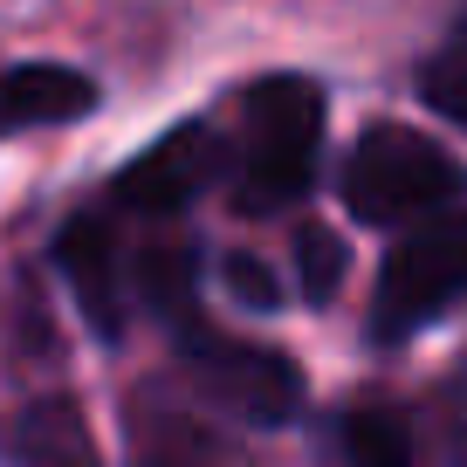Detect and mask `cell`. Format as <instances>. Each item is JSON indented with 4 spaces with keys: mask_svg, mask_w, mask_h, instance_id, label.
<instances>
[{
    "mask_svg": "<svg viewBox=\"0 0 467 467\" xmlns=\"http://www.w3.org/2000/svg\"><path fill=\"white\" fill-rule=\"evenodd\" d=\"M467 192V165L412 124H371L344 159V206L365 227H420L453 213Z\"/></svg>",
    "mask_w": 467,
    "mask_h": 467,
    "instance_id": "6da1fadb",
    "label": "cell"
},
{
    "mask_svg": "<svg viewBox=\"0 0 467 467\" xmlns=\"http://www.w3.org/2000/svg\"><path fill=\"white\" fill-rule=\"evenodd\" d=\"M323 151V89L309 76H268L248 89V138H241V213H282L317 186Z\"/></svg>",
    "mask_w": 467,
    "mask_h": 467,
    "instance_id": "7a4b0ae2",
    "label": "cell"
},
{
    "mask_svg": "<svg viewBox=\"0 0 467 467\" xmlns=\"http://www.w3.org/2000/svg\"><path fill=\"white\" fill-rule=\"evenodd\" d=\"M467 296V213H433L385 254L379 296H371V337L379 344H406L412 330L453 309Z\"/></svg>",
    "mask_w": 467,
    "mask_h": 467,
    "instance_id": "3957f363",
    "label": "cell"
},
{
    "mask_svg": "<svg viewBox=\"0 0 467 467\" xmlns=\"http://www.w3.org/2000/svg\"><path fill=\"white\" fill-rule=\"evenodd\" d=\"M179 365L241 426H289L303 412V371H296V358H282L268 344L220 337L206 323H179Z\"/></svg>",
    "mask_w": 467,
    "mask_h": 467,
    "instance_id": "277c9868",
    "label": "cell"
},
{
    "mask_svg": "<svg viewBox=\"0 0 467 467\" xmlns=\"http://www.w3.org/2000/svg\"><path fill=\"white\" fill-rule=\"evenodd\" d=\"M220 172H227V138H220L213 124H179V131H165L151 151H138V159L110 179V206H124V213H159V220L186 213Z\"/></svg>",
    "mask_w": 467,
    "mask_h": 467,
    "instance_id": "5b68a950",
    "label": "cell"
},
{
    "mask_svg": "<svg viewBox=\"0 0 467 467\" xmlns=\"http://www.w3.org/2000/svg\"><path fill=\"white\" fill-rule=\"evenodd\" d=\"M56 268L69 275L83 317L97 323V337H124V254H117L110 213H76L56 234Z\"/></svg>",
    "mask_w": 467,
    "mask_h": 467,
    "instance_id": "8992f818",
    "label": "cell"
},
{
    "mask_svg": "<svg viewBox=\"0 0 467 467\" xmlns=\"http://www.w3.org/2000/svg\"><path fill=\"white\" fill-rule=\"evenodd\" d=\"M97 110V83L62 62H21L0 76V124L28 131V124H76Z\"/></svg>",
    "mask_w": 467,
    "mask_h": 467,
    "instance_id": "52a82bcc",
    "label": "cell"
},
{
    "mask_svg": "<svg viewBox=\"0 0 467 467\" xmlns=\"http://www.w3.org/2000/svg\"><path fill=\"white\" fill-rule=\"evenodd\" d=\"M7 453H15V467H103L83 406L62 399V392H48V399H35V406L15 412V426H7Z\"/></svg>",
    "mask_w": 467,
    "mask_h": 467,
    "instance_id": "ba28073f",
    "label": "cell"
},
{
    "mask_svg": "<svg viewBox=\"0 0 467 467\" xmlns=\"http://www.w3.org/2000/svg\"><path fill=\"white\" fill-rule=\"evenodd\" d=\"M131 282L151 317L179 330V323H192V296H200V248L192 241H145L131 254Z\"/></svg>",
    "mask_w": 467,
    "mask_h": 467,
    "instance_id": "9c48e42d",
    "label": "cell"
},
{
    "mask_svg": "<svg viewBox=\"0 0 467 467\" xmlns=\"http://www.w3.org/2000/svg\"><path fill=\"white\" fill-rule=\"evenodd\" d=\"M138 453L151 467H241V453L213 426L186 420L172 406H138Z\"/></svg>",
    "mask_w": 467,
    "mask_h": 467,
    "instance_id": "30bf717a",
    "label": "cell"
},
{
    "mask_svg": "<svg viewBox=\"0 0 467 467\" xmlns=\"http://www.w3.org/2000/svg\"><path fill=\"white\" fill-rule=\"evenodd\" d=\"M337 467H420V440L399 406H350L337 420Z\"/></svg>",
    "mask_w": 467,
    "mask_h": 467,
    "instance_id": "8fae6325",
    "label": "cell"
},
{
    "mask_svg": "<svg viewBox=\"0 0 467 467\" xmlns=\"http://www.w3.org/2000/svg\"><path fill=\"white\" fill-rule=\"evenodd\" d=\"M426 447L440 467H467V365H453L426 399Z\"/></svg>",
    "mask_w": 467,
    "mask_h": 467,
    "instance_id": "7c38bea8",
    "label": "cell"
},
{
    "mask_svg": "<svg viewBox=\"0 0 467 467\" xmlns=\"http://www.w3.org/2000/svg\"><path fill=\"white\" fill-rule=\"evenodd\" d=\"M296 268H303V296L309 303H330L337 282H344V241L330 227H303L296 234Z\"/></svg>",
    "mask_w": 467,
    "mask_h": 467,
    "instance_id": "4fadbf2b",
    "label": "cell"
},
{
    "mask_svg": "<svg viewBox=\"0 0 467 467\" xmlns=\"http://www.w3.org/2000/svg\"><path fill=\"white\" fill-rule=\"evenodd\" d=\"M420 97L433 103L447 124L467 131V48H440V56L426 62V69H420Z\"/></svg>",
    "mask_w": 467,
    "mask_h": 467,
    "instance_id": "5bb4252c",
    "label": "cell"
},
{
    "mask_svg": "<svg viewBox=\"0 0 467 467\" xmlns=\"http://www.w3.org/2000/svg\"><path fill=\"white\" fill-rule=\"evenodd\" d=\"M227 289L241 296L248 309H275V296H282V289H275V275H268L254 254H227Z\"/></svg>",
    "mask_w": 467,
    "mask_h": 467,
    "instance_id": "9a60e30c",
    "label": "cell"
}]
</instances>
